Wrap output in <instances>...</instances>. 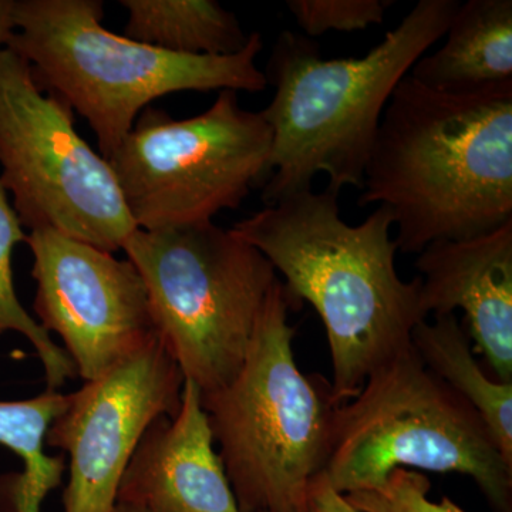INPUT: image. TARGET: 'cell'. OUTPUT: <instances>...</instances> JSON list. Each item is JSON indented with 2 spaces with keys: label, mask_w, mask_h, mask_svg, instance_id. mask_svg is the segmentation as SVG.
Segmentation results:
<instances>
[{
  "label": "cell",
  "mask_w": 512,
  "mask_h": 512,
  "mask_svg": "<svg viewBox=\"0 0 512 512\" xmlns=\"http://www.w3.org/2000/svg\"><path fill=\"white\" fill-rule=\"evenodd\" d=\"M379 204L397 251L490 234L512 220V83L451 94L410 74L397 84L357 205Z\"/></svg>",
  "instance_id": "cell-1"
},
{
  "label": "cell",
  "mask_w": 512,
  "mask_h": 512,
  "mask_svg": "<svg viewBox=\"0 0 512 512\" xmlns=\"http://www.w3.org/2000/svg\"><path fill=\"white\" fill-rule=\"evenodd\" d=\"M393 225L382 205L359 225L348 224L340 215L339 192L326 188L265 205L231 228L284 276L293 308L309 302L318 312L339 404L409 346L414 328L427 319L420 276L406 282L397 272Z\"/></svg>",
  "instance_id": "cell-2"
},
{
  "label": "cell",
  "mask_w": 512,
  "mask_h": 512,
  "mask_svg": "<svg viewBox=\"0 0 512 512\" xmlns=\"http://www.w3.org/2000/svg\"><path fill=\"white\" fill-rule=\"evenodd\" d=\"M458 5L456 0H420L360 59H323L315 40L291 30L279 33L264 70L274 97L259 111L272 131L261 187L265 205L313 190L319 174L328 177V190H362L394 89L443 39Z\"/></svg>",
  "instance_id": "cell-3"
},
{
  "label": "cell",
  "mask_w": 512,
  "mask_h": 512,
  "mask_svg": "<svg viewBox=\"0 0 512 512\" xmlns=\"http://www.w3.org/2000/svg\"><path fill=\"white\" fill-rule=\"evenodd\" d=\"M6 47L32 67L43 90L86 119L109 160L154 100L178 92H264L256 64L261 33L232 56H184L116 35L101 25L100 0H13Z\"/></svg>",
  "instance_id": "cell-4"
},
{
  "label": "cell",
  "mask_w": 512,
  "mask_h": 512,
  "mask_svg": "<svg viewBox=\"0 0 512 512\" xmlns=\"http://www.w3.org/2000/svg\"><path fill=\"white\" fill-rule=\"evenodd\" d=\"M291 309L278 279L238 375L200 393L239 512H303L332 450L340 404L328 380L296 365Z\"/></svg>",
  "instance_id": "cell-5"
},
{
  "label": "cell",
  "mask_w": 512,
  "mask_h": 512,
  "mask_svg": "<svg viewBox=\"0 0 512 512\" xmlns=\"http://www.w3.org/2000/svg\"><path fill=\"white\" fill-rule=\"evenodd\" d=\"M396 468L470 477L512 511V466L476 410L433 375L412 343L373 370L336 412L325 474L340 494L373 490Z\"/></svg>",
  "instance_id": "cell-6"
},
{
  "label": "cell",
  "mask_w": 512,
  "mask_h": 512,
  "mask_svg": "<svg viewBox=\"0 0 512 512\" xmlns=\"http://www.w3.org/2000/svg\"><path fill=\"white\" fill-rule=\"evenodd\" d=\"M146 285L154 325L200 393L238 375L278 281L266 256L214 222L144 231L123 249Z\"/></svg>",
  "instance_id": "cell-7"
},
{
  "label": "cell",
  "mask_w": 512,
  "mask_h": 512,
  "mask_svg": "<svg viewBox=\"0 0 512 512\" xmlns=\"http://www.w3.org/2000/svg\"><path fill=\"white\" fill-rule=\"evenodd\" d=\"M272 147L261 113L222 90L204 113L173 119L147 107L109 158L134 224L144 231L210 222L261 188Z\"/></svg>",
  "instance_id": "cell-8"
},
{
  "label": "cell",
  "mask_w": 512,
  "mask_h": 512,
  "mask_svg": "<svg viewBox=\"0 0 512 512\" xmlns=\"http://www.w3.org/2000/svg\"><path fill=\"white\" fill-rule=\"evenodd\" d=\"M0 168V184L29 232L53 229L116 254L137 229L109 160L8 47L0 50Z\"/></svg>",
  "instance_id": "cell-9"
},
{
  "label": "cell",
  "mask_w": 512,
  "mask_h": 512,
  "mask_svg": "<svg viewBox=\"0 0 512 512\" xmlns=\"http://www.w3.org/2000/svg\"><path fill=\"white\" fill-rule=\"evenodd\" d=\"M185 379L160 335L109 373L69 394L47 446L69 454L64 512H113L134 451L157 417L174 419Z\"/></svg>",
  "instance_id": "cell-10"
},
{
  "label": "cell",
  "mask_w": 512,
  "mask_h": 512,
  "mask_svg": "<svg viewBox=\"0 0 512 512\" xmlns=\"http://www.w3.org/2000/svg\"><path fill=\"white\" fill-rule=\"evenodd\" d=\"M40 326L63 339L86 382L100 379L157 335L143 278L128 259L53 229L28 234Z\"/></svg>",
  "instance_id": "cell-11"
},
{
  "label": "cell",
  "mask_w": 512,
  "mask_h": 512,
  "mask_svg": "<svg viewBox=\"0 0 512 512\" xmlns=\"http://www.w3.org/2000/svg\"><path fill=\"white\" fill-rule=\"evenodd\" d=\"M116 505L136 512H239L214 450L200 389L190 380H185L177 416L157 417L141 437Z\"/></svg>",
  "instance_id": "cell-12"
},
{
  "label": "cell",
  "mask_w": 512,
  "mask_h": 512,
  "mask_svg": "<svg viewBox=\"0 0 512 512\" xmlns=\"http://www.w3.org/2000/svg\"><path fill=\"white\" fill-rule=\"evenodd\" d=\"M417 255L426 316L463 311L468 336L498 382L512 383V220L480 237L434 242Z\"/></svg>",
  "instance_id": "cell-13"
},
{
  "label": "cell",
  "mask_w": 512,
  "mask_h": 512,
  "mask_svg": "<svg viewBox=\"0 0 512 512\" xmlns=\"http://www.w3.org/2000/svg\"><path fill=\"white\" fill-rule=\"evenodd\" d=\"M446 42L421 56L410 76L436 92L467 94L512 83L511 0L458 5Z\"/></svg>",
  "instance_id": "cell-14"
},
{
  "label": "cell",
  "mask_w": 512,
  "mask_h": 512,
  "mask_svg": "<svg viewBox=\"0 0 512 512\" xmlns=\"http://www.w3.org/2000/svg\"><path fill=\"white\" fill-rule=\"evenodd\" d=\"M412 345L424 366L476 410L512 466V383L485 375L456 313L434 316L431 323L421 320Z\"/></svg>",
  "instance_id": "cell-15"
},
{
  "label": "cell",
  "mask_w": 512,
  "mask_h": 512,
  "mask_svg": "<svg viewBox=\"0 0 512 512\" xmlns=\"http://www.w3.org/2000/svg\"><path fill=\"white\" fill-rule=\"evenodd\" d=\"M123 36L184 56H232L249 36L234 13L214 0H121Z\"/></svg>",
  "instance_id": "cell-16"
},
{
  "label": "cell",
  "mask_w": 512,
  "mask_h": 512,
  "mask_svg": "<svg viewBox=\"0 0 512 512\" xmlns=\"http://www.w3.org/2000/svg\"><path fill=\"white\" fill-rule=\"evenodd\" d=\"M67 403L69 394L56 390L29 400L0 402V444L25 463V471L13 487L16 512H40L46 495L62 481L64 456H46L43 446L47 431Z\"/></svg>",
  "instance_id": "cell-17"
},
{
  "label": "cell",
  "mask_w": 512,
  "mask_h": 512,
  "mask_svg": "<svg viewBox=\"0 0 512 512\" xmlns=\"http://www.w3.org/2000/svg\"><path fill=\"white\" fill-rule=\"evenodd\" d=\"M28 241V234L13 210L8 192L0 184V335L18 332L36 349L45 367L47 390H57L77 375L76 366L66 350L50 338L49 332L36 322L16 295L13 285L12 255L20 242Z\"/></svg>",
  "instance_id": "cell-18"
},
{
  "label": "cell",
  "mask_w": 512,
  "mask_h": 512,
  "mask_svg": "<svg viewBox=\"0 0 512 512\" xmlns=\"http://www.w3.org/2000/svg\"><path fill=\"white\" fill-rule=\"evenodd\" d=\"M299 28L306 37L328 32H357L380 25L392 8V0H288Z\"/></svg>",
  "instance_id": "cell-19"
},
{
  "label": "cell",
  "mask_w": 512,
  "mask_h": 512,
  "mask_svg": "<svg viewBox=\"0 0 512 512\" xmlns=\"http://www.w3.org/2000/svg\"><path fill=\"white\" fill-rule=\"evenodd\" d=\"M430 480L419 471L396 468L379 487L346 494V500L363 512H466L450 498L440 504L429 498Z\"/></svg>",
  "instance_id": "cell-20"
},
{
  "label": "cell",
  "mask_w": 512,
  "mask_h": 512,
  "mask_svg": "<svg viewBox=\"0 0 512 512\" xmlns=\"http://www.w3.org/2000/svg\"><path fill=\"white\" fill-rule=\"evenodd\" d=\"M303 512H363L357 510L346 500L345 494H340L329 483L325 473L319 474L312 481L306 495Z\"/></svg>",
  "instance_id": "cell-21"
},
{
  "label": "cell",
  "mask_w": 512,
  "mask_h": 512,
  "mask_svg": "<svg viewBox=\"0 0 512 512\" xmlns=\"http://www.w3.org/2000/svg\"><path fill=\"white\" fill-rule=\"evenodd\" d=\"M12 9L13 0H0V50L5 49L9 37L15 30Z\"/></svg>",
  "instance_id": "cell-22"
},
{
  "label": "cell",
  "mask_w": 512,
  "mask_h": 512,
  "mask_svg": "<svg viewBox=\"0 0 512 512\" xmlns=\"http://www.w3.org/2000/svg\"><path fill=\"white\" fill-rule=\"evenodd\" d=\"M113 512H136V511H131V510H127V508H123V507H114V511Z\"/></svg>",
  "instance_id": "cell-23"
}]
</instances>
